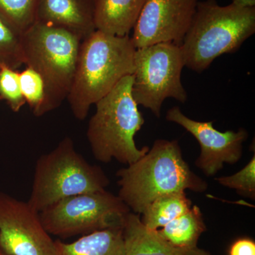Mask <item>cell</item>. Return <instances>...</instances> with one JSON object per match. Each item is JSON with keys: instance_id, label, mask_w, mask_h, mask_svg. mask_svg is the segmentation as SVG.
I'll return each instance as SVG.
<instances>
[{"instance_id": "cell-1", "label": "cell", "mask_w": 255, "mask_h": 255, "mask_svg": "<svg viewBox=\"0 0 255 255\" xmlns=\"http://www.w3.org/2000/svg\"><path fill=\"white\" fill-rule=\"evenodd\" d=\"M118 196L134 214H141L159 196L191 190L204 192L208 184L183 158L177 140L159 139L143 157L119 169Z\"/></svg>"}, {"instance_id": "cell-2", "label": "cell", "mask_w": 255, "mask_h": 255, "mask_svg": "<svg viewBox=\"0 0 255 255\" xmlns=\"http://www.w3.org/2000/svg\"><path fill=\"white\" fill-rule=\"evenodd\" d=\"M135 50L130 36H113L98 30L82 41L67 98L75 118L85 120L92 105L122 79L132 75Z\"/></svg>"}, {"instance_id": "cell-3", "label": "cell", "mask_w": 255, "mask_h": 255, "mask_svg": "<svg viewBox=\"0 0 255 255\" xmlns=\"http://www.w3.org/2000/svg\"><path fill=\"white\" fill-rule=\"evenodd\" d=\"M255 32V7L199 1L180 46L184 66L201 73L216 58L237 51Z\"/></svg>"}, {"instance_id": "cell-4", "label": "cell", "mask_w": 255, "mask_h": 255, "mask_svg": "<svg viewBox=\"0 0 255 255\" xmlns=\"http://www.w3.org/2000/svg\"><path fill=\"white\" fill-rule=\"evenodd\" d=\"M132 75L125 77L96 105L89 122L87 138L92 155L99 162L108 163L114 159L130 164L150 150L135 145V134L145 123L132 95Z\"/></svg>"}, {"instance_id": "cell-5", "label": "cell", "mask_w": 255, "mask_h": 255, "mask_svg": "<svg viewBox=\"0 0 255 255\" xmlns=\"http://www.w3.org/2000/svg\"><path fill=\"white\" fill-rule=\"evenodd\" d=\"M24 65L39 74L45 86L41 117L67 100L82 40L65 28L36 22L21 36Z\"/></svg>"}, {"instance_id": "cell-6", "label": "cell", "mask_w": 255, "mask_h": 255, "mask_svg": "<svg viewBox=\"0 0 255 255\" xmlns=\"http://www.w3.org/2000/svg\"><path fill=\"white\" fill-rule=\"evenodd\" d=\"M110 183L102 167L87 162L65 137L37 159L27 202L40 213L69 196L106 190Z\"/></svg>"}, {"instance_id": "cell-7", "label": "cell", "mask_w": 255, "mask_h": 255, "mask_svg": "<svg viewBox=\"0 0 255 255\" xmlns=\"http://www.w3.org/2000/svg\"><path fill=\"white\" fill-rule=\"evenodd\" d=\"M130 212L124 201L106 190L69 196L39 213L43 227L60 239L122 227Z\"/></svg>"}, {"instance_id": "cell-8", "label": "cell", "mask_w": 255, "mask_h": 255, "mask_svg": "<svg viewBox=\"0 0 255 255\" xmlns=\"http://www.w3.org/2000/svg\"><path fill=\"white\" fill-rule=\"evenodd\" d=\"M180 46L160 43L137 48L134 55L132 95L137 105L159 117L167 98L187 100L181 75L184 68Z\"/></svg>"}, {"instance_id": "cell-9", "label": "cell", "mask_w": 255, "mask_h": 255, "mask_svg": "<svg viewBox=\"0 0 255 255\" xmlns=\"http://www.w3.org/2000/svg\"><path fill=\"white\" fill-rule=\"evenodd\" d=\"M0 250L8 255H57L55 241L43 227L39 213L0 191Z\"/></svg>"}, {"instance_id": "cell-10", "label": "cell", "mask_w": 255, "mask_h": 255, "mask_svg": "<svg viewBox=\"0 0 255 255\" xmlns=\"http://www.w3.org/2000/svg\"><path fill=\"white\" fill-rule=\"evenodd\" d=\"M199 0H145L131 38L136 48L160 43L181 46Z\"/></svg>"}, {"instance_id": "cell-11", "label": "cell", "mask_w": 255, "mask_h": 255, "mask_svg": "<svg viewBox=\"0 0 255 255\" xmlns=\"http://www.w3.org/2000/svg\"><path fill=\"white\" fill-rule=\"evenodd\" d=\"M166 119L181 126L197 140L201 152L195 164L207 177L216 175L225 163L233 164L241 159L243 142L248 137L246 129L221 132L215 128L214 122L193 120L178 107L167 112Z\"/></svg>"}, {"instance_id": "cell-12", "label": "cell", "mask_w": 255, "mask_h": 255, "mask_svg": "<svg viewBox=\"0 0 255 255\" xmlns=\"http://www.w3.org/2000/svg\"><path fill=\"white\" fill-rule=\"evenodd\" d=\"M36 22L65 28L83 41L97 30L93 0H39Z\"/></svg>"}, {"instance_id": "cell-13", "label": "cell", "mask_w": 255, "mask_h": 255, "mask_svg": "<svg viewBox=\"0 0 255 255\" xmlns=\"http://www.w3.org/2000/svg\"><path fill=\"white\" fill-rule=\"evenodd\" d=\"M126 255H211L199 248L184 249L164 240L156 231L147 229L138 215L130 211L123 226Z\"/></svg>"}, {"instance_id": "cell-14", "label": "cell", "mask_w": 255, "mask_h": 255, "mask_svg": "<svg viewBox=\"0 0 255 255\" xmlns=\"http://www.w3.org/2000/svg\"><path fill=\"white\" fill-rule=\"evenodd\" d=\"M96 29L117 36H129L145 0H93Z\"/></svg>"}, {"instance_id": "cell-15", "label": "cell", "mask_w": 255, "mask_h": 255, "mask_svg": "<svg viewBox=\"0 0 255 255\" xmlns=\"http://www.w3.org/2000/svg\"><path fill=\"white\" fill-rule=\"evenodd\" d=\"M57 255H126L123 226L81 236L72 243L55 241Z\"/></svg>"}, {"instance_id": "cell-16", "label": "cell", "mask_w": 255, "mask_h": 255, "mask_svg": "<svg viewBox=\"0 0 255 255\" xmlns=\"http://www.w3.org/2000/svg\"><path fill=\"white\" fill-rule=\"evenodd\" d=\"M206 230L200 209L194 205L185 214L157 230V232L174 246L194 249L197 248L198 241Z\"/></svg>"}, {"instance_id": "cell-17", "label": "cell", "mask_w": 255, "mask_h": 255, "mask_svg": "<svg viewBox=\"0 0 255 255\" xmlns=\"http://www.w3.org/2000/svg\"><path fill=\"white\" fill-rule=\"evenodd\" d=\"M192 206L185 191L159 196L151 202L143 212L140 221L147 229L156 231L185 214Z\"/></svg>"}, {"instance_id": "cell-18", "label": "cell", "mask_w": 255, "mask_h": 255, "mask_svg": "<svg viewBox=\"0 0 255 255\" xmlns=\"http://www.w3.org/2000/svg\"><path fill=\"white\" fill-rule=\"evenodd\" d=\"M39 0H0V18L21 36L36 23Z\"/></svg>"}, {"instance_id": "cell-19", "label": "cell", "mask_w": 255, "mask_h": 255, "mask_svg": "<svg viewBox=\"0 0 255 255\" xmlns=\"http://www.w3.org/2000/svg\"><path fill=\"white\" fill-rule=\"evenodd\" d=\"M19 81L26 103L36 117H41V110L45 102L43 79L34 70L26 67L22 72H19Z\"/></svg>"}, {"instance_id": "cell-20", "label": "cell", "mask_w": 255, "mask_h": 255, "mask_svg": "<svg viewBox=\"0 0 255 255\" xmlns=\"http://www.w3.org/2000/svg\"><path fill=\"white\" fill-rule=\"evenodd\" d=\"M23 64L21 36L0 18V68L4 65L17 70Z\"/></svg>"}, {"instance_id": "cell-21", "label": "cell", "mask_w": 255, "mask_h": 255, "mask_svg": "<svg viewBox=\"0 0 255 255\" xmlns=\"http://www.w3.org/2000/svg\"><path fill=\"white\" fill-rule=\"evenodd\" d=\"M0 100L14 113L26 104L20 86L19 72L4 65L0 68Z\"/></svg>"}, {"instance_id": "cell-22", "label": "cell", "mask_w": 255, "mask_h": 255, "mask_svg": "<svg viewBox=\"0 0 255 255\" xmlns=\"http://www.w3.org/2000/svg\"><path fill=\"white\" fill-rule=\"evenodd\" d=\"M223 187L235 189L241 195L255 198V156L237 173L231 176L216 178Z\"/></svg>"}, {"instance_id": "cell-23", "label": "cell", "mask_w": 255, "mask_h": 255, "mask_svg": "<svg viewBox=\"0 0 255 255\" xmlns=\"http://www.w3.org/2000/svg\"><path fill=\"white\" fill-rule=\"evenodd\" d=\"M228 255H255V241L251 238H240L233 243Z\"/></svg>"}, {"instance_id": "cell-24", "label": "cell", "mask_w": 255, "mask_h": 255, "mask_svg": "<svg viewBox=\"0 0 255 255\" xmlns=\"http://www.w3.org/2000/svg\"><path fill=\"white\" fill-rule=\"evenodd\" d=\"M231 4L241 9L255 7V0H232Z\"/></svg>"}, {"instance_id": "cell-25", "label": "cell", "mask_w": 255, "mask_h": 255, "mask_svg": "<svg viewBox=\"0 0 255 255\" xmlns=\"http://www.w3.org/2000/svg\"><path fill=\"white\" fill-rule=\"evenodd\" d=\"M0 255H8L5 254L4 253H3V252L1 251V250H0Z\"/></svg>"}]
</instances>
